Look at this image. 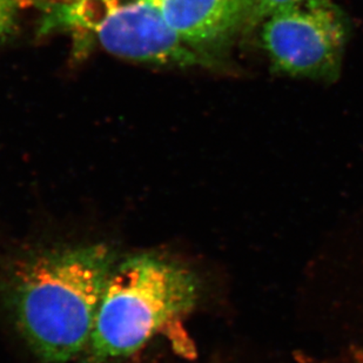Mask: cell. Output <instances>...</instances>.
I'll return each mask as SVG.
<instances>
[{
	"mask_svg": "<svg viewBox=\"0 0 363 363\" xmlns=\"http://www.w3.org/2000/svg\"><path fill=\"white\" fill-rule=\"evenodd\" d=\"M117 254L106 243L21 254L0 281L11 321L41 363H69L89 342Z\"/></svg>",
	"mask_w": 363,
	"mask_h": 363,
	"instance_id": "obj_1",
	"label": "cell"
},
{
	"mask_svg": "<svg viewBox=\"0 0 363 363\" xmlns=\"http://www.w3.org/2000/svg\"><path fill=\"white\" fill-rule=\"evenodd\" d=\"M205 291L199 273L180 261L155 253L117 261L79 363L130 357L164 325L192 313Z\"/></svg>",
	"mask_w": 363,
	"mask_h": 363,
	"instance_id": "obj_2",
	"label": "cell"
},
{
	"mask_svg": "<svg viewBox=\"0 0 363 363\" xmlns=\"http://www.w3.org/2000/svg\"><path fill=\"white\" fill-rule=\"evenodd\" d=\"M62 19L89 30L123 58L178 65L198 60L150 0H73L62 9Z\"/></svg>",
	"mask_w": 363,
	"mask_h": 363,
	"instance_id": "obj_3",
	"label": "cell"
},
{
	"mask_svg": "<svg viewBox=\"0 0 363 363\" xmlns=\"http://www.w3.org/2000/svg\"><path fill=\"white\" fill-rule=\"evenodd\" d=\"M262 23L261 43L275 71L309 79L339 76L347 26L329 0L279 11Z\"/></svg>",
	"mask_w": 363,
	"mask_h": 363,
	"instance_id": "obj_4",
	"label": "cell"
},
{
	"mask_svg": "<svg viewBox=\"0 0 363 363\" xmlns=\"http://www.w3.org/2000/svg\"><path fill=\"white\" fill-rule=\"evenodd\" d=\"M187 45L221 40L247 24L250 0H150Z\"/></svg>",
	"mask_w": 363,
	"mask_h": 363,
	"instance_id": "obj_5",
	"label": "cell"
},
{
	"mask_svg": "<svg viewBox=\"0 0 363 363\" xmlns=\"http://www.w3.org/2000/svg\"><path fill=\"white\" fill-rule=\"evenodd\" d=\"M318 1L323 0H250V17L247 24H259L279 11Z\"/></svg>",
	"mask_w": 363,
	"mask_h": 363,
	"instance_id": "obj_6",
	"label": "cell"
},
{
	"mask_svg": "<svg viewBox=\"0 0 363 363\" xmlns=\"http://www.w3.org/2000/svg\"><path fill=\"white\" fill-rule=\"evenodd\" d=\"M19 6L21 0H0V37L10 30Z\"/></svg>",
	"mask_w": 363,
	"mask_h": 363,
	"instance_id": "obj_7",
	"label": "cell"
},
{
	"mask_svg": "<svg viewBox=\"0 0 363 363\" xmlns=\"http://www.w3.org/2000/svg\"><path fill=\"white\" fill-rule=\"evenodd\" d=\"M350 363H363V352L354 350L353 353L348 355Z\"/></svg>",
	"mask_w": 363,
	"mask_h": 363,
	"instance_id": "obj_8",
	"label": "cell"
},
{
	"mask_svg": "<svg viewBox=\"0 0 363 363\" xmlns=\"http://www.w3.org/2000/svg\"><path fill=\"white\" fill-rule=\"evenodd\" d=\"M71 1H73V0H66V4L71 3Z\"/></svg>",
	"mask_w": 363,
	"mask_h": 363,
	"instance_id": "obj_9",
	"label": "cell"
}]
</instances>
